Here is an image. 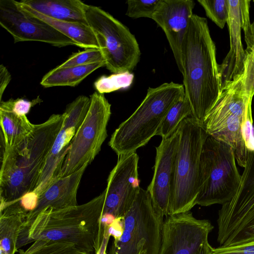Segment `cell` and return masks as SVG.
I'll return each mask as SVG.
<instances>
[{
    "instance_id": "cell-18",
    "label": "cell",
    "mask_w": 254,
    "mask_h": 254,
    "mask_svg": "<svg viewBox=\"0 0 254 254\" xmlns=\"http://www.w3.org/2000/svg\"><path fill=\"white\" fill-rule=\"evenodd\" d=\"M86 165L66 177L54 180L40 195L35 207L26 214L23 230L19 237L22 244L28 243V231L39 213L46 207L62 209L77 205V193Z\"/></svg>"
},
{
    "instance_id": "cell-25",
    "label": "cell",
    "mask_w": 254,
    "mask_h": 254,
    "mask_svg": "<svg viewBox=\"0 0 254 254\" xmlns=\"http://www.w3.org/2000/svg\"><path fill=\"white\" fill-rule=\"evenodd\" d=\"M192 116L190 104L185 96L175 103L169 109L156 135L166 139L177 129L182 122Z\"/></svg>"
},
{
    "instance_id": "cell-21",
    "label": "cell",
    "mask_w": 254,
    "mask_h": 254,
    "mask_svg": "<svg viewBox=\"0 0 254 254\" xmlns=\"http://www.w3.org/2000/svg\"><path fill=\"white\" fill-rule=\"evenodd\" d=\"M20 2L48 17L87 24L85 7L79 0H23Z\"/></svg>"
},
{
    "instance_id": "cell-14",
    "label": "cell",
    "mask_w": 254,
    "mask_h": 254,
    "mask_svg": "<svg viewBox=\"0 0 254 254\" xmlns=\"http://www.w3.org/2000/svg\"><path fill=\"white\" fill-rule=\"evenodd\" d=\"M0 25L14 43L38 41L62 47L76 43L54 27L25 11L14 0H0Z\"/></svg>"
},
{
    "instance_id": "cell-35",
    "label": "cell",
    "mask_w": 254,
    "mask_h": 254,
    "mask_svg": "<svg viewBox=\"0 0 254 254\" xmlns=\"http://www.w3.org/2000/svg\"><path fill=\"white\" fill-rule=\"evenodd\" d=\"M109 226H105V233L100 247L94 254H107V249L111 236L108 231Z\"/></svg>"
},
{
    "instance_id": "cell-31",
    "label": "cell",
    "mask_w": 254,
    "mask_h": 254,
    "mask_svg": "<svg viewBox=\"0 0 254 254\" xmlns=\"http://www.w3.org/2000/svg\"><path fill=\"white\" fill-rule=\"evenodd\" d=\"M41 99L38 97L32 101L24 99H10L6 101H1L0 110L12 112L18 115L23 116L28 114L32 107L39 103Z\"/></svg>"
},
{
    "instance_id": "cell-27",
    "label": "cell",
    "mask_w": 254,
    "mask_h": 254,
    "mask_svg": "<svg viewBox=\"0 0 254 254\" xmlns=\"http://www.w3.org/2000/svg\"><path fill=\"white\" fill-rule=\"evenodd\" d=\"M133 78V74L129 71L116 73L109 76L100 77L94 85L97 92L101 94L110 93L128 88L132 84Z\"/></svg>"
},
{
    "instance_id": "cell-20",
    "label": "cell",
    "mask_w": 254,
    "mask_h": 254,
    "mask_svg": "<svg viewBox=\"0 0 254 254\" xmlns=\"http://www.w3.org/2000/svg\"><path fill=\"white\" fill-rule=\"evenodd\" d=\"M27 212L19 201L10 204L0 212V254H15L23 230Z\"/></svg>"
},
{
    "instance_id": "cell-33",
    "label": "cell",
    "mask_w": 254,
    "mask_h": 254,
    "mask_svg": "<svg viewBox=\"0 0 254 254\" xmlns=\"http://www.w3.org/2000/svg\"><path fill=\"white\" fill-rule=\"evenodd\" d=\"M124 217L118 218L109 225L108 231L114 240H117L121 237L124 231Z\"/></svg>"
},
{
    "instance_id": "cell-19",
    "label": "cell",
    "mask_w": 254,
    "mask_h": 254,
    "mask_svg": "<svg viewBox=\"0 0 254 254\" xmlns=\"http://www.w3.org/2000/svg\"><path fill=\"white\" fill-rule=\"evenodd\" d=\"M228 2L229 13L227 24L230 47L222 63L219 64L222 83L243 72L246 58L241 39V0H228Z\"/></svg>"
},
{
    "instance_id": "cell-34",
    "label": "cell",
    "mask_w": 254,
    "mask_h": 254,
    "mask_svg": "<svg viewBox=\"0 0 254 254\" xmlns=\"http://www.w3.org/2000/svg\"><path fill=\"white\" fill-rule=\"evenodd\" d=\"M11 75L6 68L3 64L0 65V100L2 101V97L3 93L5 91L7 86L11 80Z\"/></svg>"
},
{
    "instance_id": "cell-26",
    "label": "cell",
    "mask_w": 254,
    "mask_h": 254,
    "mask_svg": "<svg viewBox=\"0 0 254 254\" xmlns=\"http://www.w3.org/2000/svg\"><path fill=\"white\" fill-rule=\"evenodd\" d=\"M20 254H91L78 249L74 244L47 240H38Z\"/></svg>"
},
{
    "instance_id": "cell-3",
    "label": "cell",
    "mask_w": 254,
    "mask_h": 254,
    "mask_svg": "<svg viewBox=\"0 0 254 254\" xmlns=\"http://www.w3.org/2000/svg\"><path fill=\"white\" fill-rule=\"evenodd\" d=\"M183 85L192 116L203 126L222 86L216 47L204 17L193 14L182 47Z\"/></svg>"
},
{
    "instance_id": "cell-36",
    "label": "cell",
    "mask_w": 254,
    "mask_h": 254,
    "mask_svg": "<svg viewBox=\"0 0 254 254\" xmlns=\"http://www.w3.org/2000/svg\"><path fill=\"white\" fill-rule=\"evenodd\" d=\"M212 248V247L208 242L203 247L197 254H211Z\"/></svg>"
},
{
    "instance_id": "cell-6",
    "label": "cell",
    "mask_w": 254,
    "mask_h": 254,
    "mask_svg": "<svg viewBox=\"0 0 254 254\" xmlns=\"http://www.w3.org/2000/svg\"><path fill=\"white\" fill-rule=\"evenodd\" d=\"M178 130L175 181L169 215L190 211L196 205L200 155L209 135L203 126L191 117L184 119Z\"/></svg>"
},
{
    "instance_id": "cell-4",
    "label": "cell",
    "mask_w": 254,
    "mask_h": 254,
    "mask_svg": "<svg viewBox=\"0 0 254 254\" xmlns=\"http://www.w3.org/2000/svg\"><path fill=\"white\" fill-rule=\"evenodd\" d=\"M105 190L90 201L62 209L46 207L37 216L28 231V243L38 240L67 242L94 254L100 238Z\"/></svg>"
},
{
    "instance_id": "cell-13",
    "label": "cell",
    "mask_w": 254,
    "mask_h": 254,
    "mask_svg": "<svg viewBox=\"0 0 254 254\" xmlns=\"http://www.w3.org/2000/svg\"><path fill=\"white\" fill-rule=\"evenodd\" d=\"M90 105V98L80 95L67 106L63 114L62 127L48 155L36 188L33 191L37 196L60 177L71 140L83 122Z\"/></svg>"
},
{
    "instance_id": "cell-1",
    "label": "cell",
    "mask_w": 254,
    "mask_h": 254,
    "mask_svg": "<svg viewBox=\"0 0 254 254\" xmlns=\"http://www.w3.org/2000/svg\"><path fill=\"white\" fill-rule=\"evenodd\" d=\"M254 50L246 52L243 72L222 83L219 97L203 127L211 136L233 149L238 165L244 168L249 151L254 150L252 90Z\"/></svg>"
},
{
    "instance_id": "cell-29",
    "label": "cell",
    "mask_w": 254,
    "mask_h": 254,
    "mask_svg": "<svg viewBox=\"0 0 254 254\" xmlns=\"http://www.w3.org/2000/svg\"><path fill=\"white\" fill-rule=\"evenodd\" d=\"M103 62H106L101 50L90 48L73 54L57 67L63 68L85 65Z\"/></svg>"
},
{
    "instance_id": "cell-12",
    "label": "cell",
    "mask_w": 254,
    "mask_h": 254,
    "mask_svg": "<svg viewBox=\"0 0 254 254\" xmlns=\"http://www.w3.org/2000/svg\"><path fill=\"white\" fill-rule=\"evenodd\" d=\"M213 229L209 220L198 219L190 211L169 215L163 222L159 254H197Z\"/></svg>"
},
{
    "instance_id": "cell-10",
    "label": "cell",
    "mask_w": 254,
    "mask_h": 254,
    "mask_svg": "<svg viewBox=\"0 0 254 254\" xmlns=\"http://www.w3.org/2000/svg\"><path fill=\"white\" fill-rule=\"evenodd\" d=\"M217 242L220 246L254 240V150L250 151L238 189L218 211Z\"/></svg>"
},
{
    "instance_id": "cell-15",
    "label": "cell",
    "mask_w": 254,
    "mask_h": 254,
    "mask_svg": "<svg viewBox=\"0 0 254 254\" xmlns=\"http://www.w3.org/2000/svg\"><path fill=\"white\" fill-rule=\"evenodd\" d=\"M136 152L119 156L107 179L102 216L124 217L131 208L140 189Z\"/></svg>"
},
{
    "instance_id": "cell-22",
    "label": "cell",
    "mask_w": 254,
    "mask_h": 254,
    "mask_svg": "<svg viewBox=\"0 0 254 254\" xmlns=\"http://www.w3.org/2000/svg\"><path fill=\"white\" fill-rule=\"evenodd\" d=\"M18 4L25 11L48 23L63 35L73 41L77 46L85 49H100L97 38L88 24L66 21L56 20L46 16L25 4L18 1Z\"/></svg>"
},
{
    "instance_id": "cell-37",
    "label": "cell",
    "mask_w": 254,
    "mask_h": 254,
    "mask_svg": "<svg viewBox=\"0 0 254 254\" xmlns=\"http://www.w3.org/2000/svg\"><path fill=\"white\" fill-rule=\"evenodd\" d=\"M252 95L253 96H254V82H253V88H252Z\"/></svg>"
},
{
    "instance_id": "cell-28",
    "label": "cell",
    "mask_w": 254,
    "mask_h": 254,
    "mask_svg": "<svg viewBox=\"0 0 254 254\" xmlns=\"http://www.w3.org/2000/svg\"><path fill=\"white\" fill-rule=\"evenodd\" d=\"M206 16L220 28L223 29L229 18L228 0H198Z\"/></svg>"
},
{
    "instance_id": "cell-11",
    "label": "cell",
    "mask_w": 254,
    "mask_h": 254,
    "mask_svg": "<svg viewBox=\"0 0 254 254\" xmlns=\"http://www.w3.org/2000/svg\"><path fill=\"white\" fill-rule=\"evenodd\" d=\"M86 116L71 140L59 177L68 176L88 166L101 150L106 139L111 105L104 94L97 91L90 96Z\"/></svg>"
},
{
    "instance_id": "cell-2",
    "label": "cell",
    "mask_w": 254,
    "mask_h": 254,
    "mask_svg": "<svg viewBox=\"0 0 254 254\" xmlns=\"http://www.w3.org/2000/svg\"><path fill=\"white\" fill-rule=\"evenodd\" d=\"M63 114H53L19 143H1L0 210L34 191L56 138L63 125Z\"/></svg>"
},
{
    "instance_id": "cell-8",
    "label": "cell",
    "mask_w": 254,
    "mask_h": 254,
    "mask_svg": "<svg viewBox=\"0 0 254 254\" xmlns=\"http://www.w3.org/2000/svg\"><path fill=\"white\" fill-rule=\"evenodd\" d=\"M85 14L87 24L96 36L107 68L113 73L133 69L141 52L129 30L99 7L86 4Z\"/></svg>"
},
{
    "instance_id": "cell-9",
    "label": "cell",
    "mask_w": 254,
    "mask_h": 254,
    "mask_svg": "<svg viewBox=\"0 0 254 254\" xmlns=\"http://www.w3.org/2000/svg\"><path fill=\"white\" fill-rule=\"evenodd\" d=\"M164 219L156 212L147 190L140 188L124 217V231L107 254H159Z\"/></svg>"
},
{
    "instance_id": "cell-16",
    "label": "cell",
    "mask_w": 254,
    "mask_h": 254,
    "mask_svg": "<svg viewBox=\"0 0 254 254\" xmlns=\"http://www.w3.org/2000/svg\"><path fill=\"white\" fill-rule=\"evenodd\" d=\"M178 141V128L169 137L162 139L160 144L156 148L154 174L146 189L156 212L163 219L169 215L174 185Z\"/></svg>"
},
{
    "instance_id": "cell-30",
    "label": "cell",
    "mask_w": 254,
    "mask_h": 254,
    "mask_svg": "<svg viewBox=\"0 0 254 254\" xmlns=\"http://www.w3.org/2000/svg\"><path fill=\"white\" fill-rule=\"evenodd\" d=\"M160 0H128L126 15L133 18L152 19Z\"/></svg>"
},
{
    "instance_id": "cell-7",
    "label": "cell",
    "mask_w": 254,
    "mask_h": 254,
    "mask_svg": "<svg viewBox=\"0 0 254 254\" xmlns=\"http://www.w3.org/2000/svg\"><path fill=\"white\" fill-rule=\"evenodd\" d=\"M236 161L230 146L208 136L200 155L196 205H222L233 197L242 178Z\"/></svg>"
},
{
    "instance_id": "cell-38",
    "label": "cell",
    "mask_w": 254,
    "mask_h": 254,
    "mask_svg": "<svg viewBox=\"0 0 254 254\" xmlns=\"http://www.w3.org/2000/svg\"><path fill=\"white\" fill-rule=\"evenodd\" d=\"M251 29L254 31V22L251 25Z\"/></svg>"
},
{
    "instance_id": "cell-17",
    "label": "cell",
    "mask_w": 254,
    "mask_h": 254,
    "mask_svg": "<svg viewBox=\"0 0 254 254\" xmlns=\"http://www.w3.org/2000/svg\"><path fill=\"white\" fill-rule=\"evenodd\" d=\"M194 6L192 0H160L152 17L164 31L182 74L183 44Z\"/></svg>"
},
{
    "instance_id": "cell-32",
    "label": "cell",
    "mask_w": 254,
    "mask_h": 254,
    "mask_svg": "<svg viewBox=\"0 0 254 254\" xmlns=\"http://www.w3.org/2000/svg\"><path fill=\"white\" fill-rule=\"evenodd\" d=\"M211 254H254V240L234 246L212 248Z\"/></svg>"
},
{
    "instance_id": "cell-5",
    "label": "cell",
    "mask_w": 254,
    "mask_h": 254,
    "mask_svg": "<svg viewBox=\"0 0 254 254\" xmlns=\"http://www.w3.org/2000/svg\"><path fill=\"white\" fill-rule=\"evenodd\" d=\"M184 96L183 84L171 82L149 87L138 107L112 134L109 146L118 156L135 152L156 135L169 109Z\"/></svg>"
},
{
    "instance_id": "cell-23",
    "label": "cell",
    "mask_w": 254,
    "mask_h": 254,
    "mask_svg": "<svg viewBox=\"0 0 254 254\" xmlns=\"http://www.w3.org/2000/svg\"><path fill=\"white\" fill-rule=\"evenodd\" d=\"M1 143L6 147H13L21 142L33 129L35 125L26 115L0 110Z\"/></svg>"
},
{
    "instance_id": "cell-24",
    "label": "cell",
    "mask_w": 254,
    "mask_h": 254,
    "mask_svg": "<svg viewBox=\"0 0 254 254\" xmlns=\"http://www.w3.org/2000/svg\"><path fill=\"white\" fill-rule=\"evenodd\" d=\"M104 66H106L105 62L63 68L57 66L44 75L40 84L45 87H74L94 71Z\"/></svg>"
}]
</instances>
